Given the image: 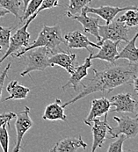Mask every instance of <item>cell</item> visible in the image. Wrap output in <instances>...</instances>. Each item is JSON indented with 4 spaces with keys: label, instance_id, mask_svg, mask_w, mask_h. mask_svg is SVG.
Returning <instances> with one entry per match:
<instances>
[{
    "label": "cell",
    "instance_id": "cell-1",
    "mask_svg": "<svg viewBox=\"0 0 138 152\" xmlns=\"http://www.w3.org/2000/svg\"><path fill=\"white\" fill-rule=\"evenodd\" d=\"M94 76L90 79L89 84L85 86L83 84V90L72 99L63 104V107L65 108L70 104L76 103L79 99L99 91H107L110 92L116 87L123 85H130L134 77L138 74V62H117L115 60L113 64L107 66L101 70H98L92 68Z\"/></svg>",
    "mask_w": 138,
    "mask_h": 152
},
{
    "label": "cell",
    "instance_id": "cell-2",
    "mask_svg": "<svg viewBox=\"0 0 138 152\" xmlns=\"http://www.w3.org/2000/svg\"><path fill=\"white\" fill-rule=\"evenodd\" d=\"M61 44H65V40L62 35L60 26L57 25H55L53 26L44 25L42 30L40 32L37 39L34 42V43L26 47L22 51H18L12 56H14L15 57H20L26 51L40 47H45L51 54H55L57 49H60Z\"/></svg>",
    "mask_w": 138,
    "mask_h": 152
},
{
    "label": "cell",
    "instance_id": "cell-3",
    "mask_svg": "<svg viewBox=\"0 0 138 152\" xmlns=\"http://www.w3.org/2000/svg\"><path fill=\"white\" fill-rule=\"evenodd\" d=\"M24 55L26 67L20 74L21 77H25L33 71H43L47 67H50L48 58L52 54L45 47L35 48L26 51Z\"/></svg>",
    "mask_w": 138,
    "mask_h": 152
},
{
    "label": "cell",
    "instance_id": "cell-4",
    "mask_svg": "<svg viewBox=\"0 0 138 152\" xmlns=\"http://www.w3.org/2000/svg\"><path fill=\"white\" fill-rule=\"evenodd\" d=\"M38 14L35 12L34 14L31 15L27 20L26 22V24L23 26H21L20 28H19L17 30V32L10 38V44H9V48H7V50L5 51L4 55L3 56L2 58H0V63L2 64L8 56H12L13 54L17 53L21 48H26L27 46H29V41H30V34L27 31V28L30 25V23L33 21L36 16Z\"/></svg>",
    "mask_w": 138,
    "mask_h": 152
},
{
    "label": "cell",
    "instance_id": "cell-5",
    "mask_svg": "<svg viewBox=\"0 0 138 152\" xmlns=\"http://www.w3.org/2000/svg\"><path fill=\"white\" fill-rule=\"evenodd\" d=\"M129 26H127L123 22L119 21L118 20H113L107 25H99V34L101 38V41L98 44L100 46L104 40L111 41H120V42H129Z\"/></svg>",
    "mask_w": 138,
    "mask_h": 152
},
{
    "label": "cell",
    "instance_id": "cell-6",
    "mask_svg": "<svg viewBox=\"0 0 138 152\" xmlns=\"http://www.w3.org/2000/svg\"><path fill=\"white\" fill-rule=\"evenodd\" d=\"M113 119L117 121V126L108 129L111 138H117L120 134H125L127 138H135L138 134V114L136 118H131L126 114L120 117L114 116Z\"/></svg>",
    "mask_w": 138,
    "mask_h": 152
},
{
    "label": "cell",
    "instance_id": "cell-7",
    "mask_svg": "<svg viewBox=\"0 0 138 152\" xmlns=\"http://www.w3.org/2000/svg\"><path fill=\"white\" fill-rule=\"evenodd\" d=\"M29 113H30V108L28 107H25V109L22 112H20L16 114L15 129H16V134H17V141H16L15 148L12 151L13 152L20 151L25 134L34 125V122Z\"/></svg>",
    "mask_w": 138,
    "mask_h": 152
},
{
    "label": "cell",
    "instance_id": "cell-8",
    "mask_svg": "<svg viewBox=\"0 0 138 152\" xmlns=\"http://www.w3.org/2000/svg\"><path fill=\"white\" fill-rule=\"evenodd\" d=\"M108 113L104 114V120L100 121L99 118L93 119L91 124L92 127L93 141H92V152L96 151L99 148H102L103 143L107 139V134L108 133V129L110 126L107 122Z\"/></svg>",
    "mask_w": 138,
    "mask_h": 152
},
{
    "label": "cell",
    "instance_id": "cell-9",
    "mask_svg": "<svg viewBox=\"0 0 138 152\" xmlns=\"http://www.w3.org/2000/svg\"><path fill=\"white\" fill-rule=\"evenodd\" d=\"M111 107H115L114 110L109 112H117V113H137V107L138 101L132 98L130 93H120L113 96L110 99Z\"/></svg>",
    "mask_w": 138,
    "mask_h": 152
},
{
    "label": "cell",
    "instance_id": "cell-10",
    "mask_svg": "<svg viewBox=\"0 0 138 152\" xmlns=\"http://www.w3.org/2000/svg\"><path fill=\"white\" fill-rule=\"evenodd\" d=\"M64 40L65 44L68 47V48H85L86 49L89 53L92 52V50L89 48V47H92L94 48H99L100 46L98 43H94L91 42L87 36L83 34L80 31H73L69 32L64 35Z\"/></svg>",
    "mask_w": 138,
    "mask_h": 152
},
{
    "label": "cell",
    "instance_id": "cell-11",
    "mask_svg": "<svg viewBox=\"0 0 138 152\" xmlns=\"http://www.w3.org/2000/svg\"><path fill=\"white\" fill-rule=\"evenodd\" d=\"M92 55H93V52L92 51V52H90L89 56L85 58V62H84V64L82 65L75 67L74 71L70 74V77L69 78L68 82L62 87L64 90H65L67 87H72L74 91L77 90L78 85L82 84L81 83L82 79H84L87 76L88 69L90 68H92Z\"/></svg>",
    "mask_w": 138,
    "mask_h": 152
},
{
    "label": "cell",
    "instance_id": "cell-12",
    "mask_svg": "<svg viewBox=\"0 0 138 152\" xmlns=\"http://www.w3.org/2000/svg\"><path fill=\"white\" fill-rule=\"evenodd\" d=\"M72 20H75L78 21L84 28V32L86 34H90L93 35L98 42L101 41V38L99 34V18H93V17H89L87 15V12L85 8L82 9L81 12L78 15H73L69 17Z\"/></svg>",
    "mask_w": 138,
    "mask_h": 152
},
{
    "label": "cell",
    "instance_id": "cell-13",
    "mask_svg": "<svg viewBox=\"0 0 138 152\" xmlns=\"http://www.w3.org/2000/svg\"><path fill=\"white\" fill-rule=\"evenodd\" d=\"M137 6H128V7H118V6H109V5H106V6H100V7H89L88 5H86L85 7V11L87 13H92V14H96L99 17H100L101 19H103L105 21L107 22V24H109L110 22H112L115 19L116 15L123 11H127L129 9H133L136 8Z\"/></svg>",
    "mask_w": 138,
    "mask_h": 152
},
{
    "label": "cell",
    "instance_id": "cell-14",
    "mask_svg": "<svg viewBox=\"0 0 138 152\" xmlns=\"http://www.w3.org/2000/svg\"><path fill=\"white\" fill-rule=\"evenodd\" d=\"M76 57V54L62 51L50 55L48 58V63L50 64V67H54L55 65L62 67L69 74H71L75 69Z\"/></svg>",
    "mask_w": 138,
    "mask_h": 152
},
{
    "label": "cell",
    "instance_id": "cell-15",
    "mask_svg": "<svg viewBox=\"0 0 138 152\" xmlns=\"http://www.w3.org/2000/svg\"><path fill=\"white\" fill-rule=\"evenodd\" d=\"M120 41H111L104 40L99 48V51L96 55H92V59H98L102 61H107L109 64H113L115 61V57L118 55V46Z\"/></svg>",
    "mask_w": 138,
    "mask_h": 152
},
{
    "label": "cell",
    "instance_id": "cell-16",
    "mask_svg": "<svg viewBox=\"0 0 138 152\" xmlns=\"http://www.w3.org/2000/svg\"><path fill=\"white\" fill-rule=\"evenodd\" d=\"M111 108V104L108 99L102 97L100 99H95L92 101V106H91V110L88 114V116L84 120V122L91 126L92 121L93 119L99 118L105 113H108Z\"/></svg>",
    "mask_w": 138,
    "mask_h": 152
},
{
    "label": "cell",
    "instance_id": "cell-17",
    "mask_svg": "<svg viewBox=\"0 0 138 152\" xmlns=\"http://www.w3.org/2000/svg\"><path fill=\"white\" fill-rule=\"evenodd\" d=\"M87 147L86 142H85L81 136L78 138L69 137L65 138L59 142H57L51 150V152H75L79 148L85 150Z\"/></svg>",
    "mask_w": 138,
    "mask_h": 152
},
{
    "label": "cell",
    "instance_id": "cell-18",
    "mask_svg": "<svg viewBox=\"0 0 138 152\" xmlns=\"http://www.w3.org/2000/svg\"><path fill=\"white\" fill-rule=\"evenodd\" d=\"M62 101L56 99L54 103L47 105L42 115V119L46 121H67V116L64 113V107L61 104Z\"/></svg>",
    "mask_w": 138,
    "mask_h": 152
},
{
    "label": "cell",
    "instance_id": "cell-19",
    "mask_svg": "<svg viewBox=\"0 0 138 152\" xmlns=\"http://www.w3.org/2000/svg\"><path fill=\"white\" fill-rule=\"evenodd\" d=\"M138 39V32L137 34L127 42V46L120 52L115 57V60H128L131 63L138 62V48L136 46Z\"/></svg>",
    "mask_w": 138,
    "mask_h": 152
},
{
    "label": "cell",
    "instance_id": "cell-20",
    "mask_svg": "<svg viewBox=\"0 0 138 152\" xmlns=\"http://www.w3.org/2000/svg\"><path fill=\"white\" fill-rule=\"evenodd\" d=\"M6 91L10 94V96L4 99V102L8 100L26 99L27 94L30 92V88L23 86L20 85L17 80H14L9 83V85L6 87Z\"/></svg>",
    "mask_w": 138,
    "mask_h": 152
},
{
    "label": "cell",
    "instance_id": "cell-21",
    "mask_svg": "<svg viewBox=\"0 0 138 152\" xmlns=\"http://www.w3.org/2000/svg\"><path fill=\"white\" fill-rule=\"evenodd\" d=\"M119 21L123 22L127 26L132 27L138 26V7L127 10V12L117 19Z\"/></svg>",
    "mask_w": 138,
    "mask_h": 152
},
{
    "label": "cell",
    "instance_id": "cell-22",
    "mask_svg": "<svg viewBox=\"0 0 138 152\" xmlns=\"http://www.w3.org/2000/svg\"><path fill=\"white\" fill-rule=\"evenodd\" d=\"M21 5L20 0H0V9L6 10L12 13L17 19H20V9Z\"/></svg>",
    "mask_w": 138,
    "mask_h": 152
},
{
    "label": "cell",
    "instance_id": "cell-23",
    "mask_svg": "<svg viewBox=\"0 0 138 152\" xmlns=\"http://www.w3.org/2000/svg\"><path fill=\"white\" fill-rule=\"evenodd\" d=\"M91 2L92 0H69L66 12L67 17L69 18L73 15H78L82 9L88 5Z\"/></svg>",
    "mask_w": 138,
    "mask_h": 152
},
{
    "label": "cell",
    "instance_id": "cell-24",
    "mask_svg": "<svg viewBox=\"0 0 138 152\" xmlns=\"http://www.w3.org/2000/svg\"><path fill=\"white\" fill-rule=\"evenodd\" d=\"M15 26L11 27H3L0 26V48L1 50L9 48L10 44V38H11V33L14 29Z\"/></svg>",
    "mask_w": 138,
    "mask_h": 152
},
{
    "label": "cell",
    "instance_id": "cell-25",
    "mask_svg": "<svg viewBox=\"0 0 138 152\" xmlns=\"http://www.w3.org/2000/svg\"><path fill=\"white\" fill-rule=\"evenodd\" d=\"M42 1L43 0H30L26 8V11L24 12V15L20 19V22L26 20L31 15L34 14L37 12V10L39 9Z\"/></svg>",
    "mask_w": 138,
    "mask_h": 152
},
{
    "label": "cell",
    "instance_id": "cell-26",
    "mask_svg": "<svg viewBox=\"0 0 138 152\" xmlns=\"http://www.w3.org/2000/svg\"><path fill=\"white\" fill-rule=\"evenodd\" d=\"M6 126L7 124H4L0 128V146L4 152L9 151V134Z\"/></svg>",
    "mask_w": 138,
    "mask_h": 152
},
{
    "label": "cell",
    "instance_id": "cell-27",
    "mask_svg": "<svg viewBox=\"0 0 138 152\" xmlns=\"http://www.w3.org/2000/svg\"><path fill=\"white\" fill-rule=\"evenodd\" d=\"M118 140H116L115 142H112L108 149H107V151L108 152H122L123 151V148H122V145H123V142L124 141L127 139L126 135L125 134H120L118 137Z\"/></svg>",
    "mask_w": 138,
    "mask_h": 152
},
{
    "label": "cell",
    "instance_id": "cell-28",
    "mask_svg": "<svg viewBox=\"0 0 138 152\" xmlns=\"http://www.w3.org/2000/svg\"><path fill=\"white\" fill-rule=\"evenodd\" d=\"M58 1L59 0H43L42 4L40 5L39 9L37 10L36 13L39 14L41 12H42L43 10H47V9H51L53 7H56L58 6Z\"/></svg>",
    "mask_w": 138,
    "mask_h": 152
},
{
    "label": "cell",
    "instance_id": "cell-29",
    "mask_svg": "<svg viewBox=\"0 0 138 152\" xmlns=\"http://www.w3.org/2000/svg\"><path fill=\"white\" fill-rule=\"evenodd\" d=\"M15 117H16V113H14L12 112L1 113L0 114V128L4 124H7V126L9 128L10 127V121L12 119H14Z\"/></svg>",
    "mask_w": 138,
    "mask_h": 152
},
{
    "label": "cell",
    "instance_id": "cell-30",
    "mask_svg": "<svg viewBox=\"0 0 138 152\" xmlns=\"http://www.w3.org/2000/svg\"><path fill=\"white\" fill-rule=\"evenodd\" d=\"M11 67V64H8V65L6 66V68L3 70V72L0 74V99H1V96H2V91H3V87H4V80L7 77V73H8V70Z\"/></svg>",
    "mask_w": 138,
    "mask_h": 152
},
{
    "label": "cell",
    "instance_id": "cell-31",
    "mask_svg": "<svg viewBox=\"0 0 138 152\" xmlns=\"http://www.w3.org/2000/svg\"><path fill=\"white\" fill-rule=\"evenodd\" d=\"M132 84H133V86H134V90L136 91L137 94L138 95V74L134 77V79L132 81Z\"/></svg>",
    "mask_w": 138,
    "mask_h": 152
},
{
    "label": "cell",
    "instance_id": "cell-32",
    "mask_svg": "<svg viewBox=\"0 0 138 152\" xmlns=\"http://www.w3.org/2000/svg\"><path fill=\"white\" fill-rule=\"evenodd\" d=\"M10 12H8V11H6V10H0V18H2V17H4L5 15H7V14H9Z\"/></svg>",
    "mask_w": 138,
    "mask_h": 152
},
{
    "label": "cell",
    "instance_id": "cell-33",
    "mask_svg": "<svg viewBox=\"0 0 138 152\" xmlns=\"http://www.w3.org/2000/svg\"><path fill=\"white\" fill-rule=\"evenodd\" d=\"M24 3V7H23V12L26 11V6H27V4H28V3H29V1L30 0H22Z\"/></svg>",
    "mask_w": 138,
    "mask_h": 152
},
{
    "label": "cell",
    "instance_id": "cell-34",
    "mask_svg": "<svg viewBox=\"0 0 138 152\" xmlns=\"http://www.w3.org/2000/svg\"><path fill=\"white\" fill-rule=\"evenodd\" d=\"M137 114H138V106L137 107Z\"/></svg>",
    "mask_w": 138,
    "mask_h": 152
},
{
    "label": "cell",
    "instance_id": "cell-35",
    "mask_svg": "<svg viewBox=\"0 0 138 152\" xmlns=\"http://www.w3.org/2000/svg\"><path fill=\"white\" fill-rule=\"evenodd\" d=\"M0 51H2V50H1V48H0ZM0 64H1V63H0Z\"/></svg>",
    "mask_w": 138,
    "mask_h": 152
}]
</instances>
